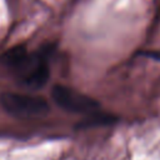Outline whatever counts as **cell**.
<instances>
[{"label":"cell","mask_w":160,"mask_h":160,"mask_svg":"<svg viewBox=\"0 0 160 160\" xmlns=\"http://www.w3.org/2000/svg\"><path fill=\"white\" fill-rule=\"evenodd\" d=\"M1 61L12 71L19 82L31 90L42 88L49 79V68L41 55L29 54L24 46H16L4 54Z\"/></svg>","instance_id":"obj_1"},{"label":"cell","mask_w":160,"mask_h":160,"mask_svg":"<svg viewBox=\"0 0 160 160\" xmlns=\"http://www.w3.org/2000/svg\"><path fill=\"white\" fill-rule=\"evenodd\" d=\"M0 104L6 112L19 118H39L46 115L50 110L44 98L22 92H2Z\"/></svg>","instance_id":"obj_2"},{"label":"cell","mask_w":160,"mask_h":160,"mask_svg":"<svg viewBox=\"0 0 160 160\" xmlns=\"http://www.w3.org/2000/svg\"><path fill=\"white\" fill-rule=\"evenodd\" d=\"M51 96L58 106L69 112L90 114L99 108L94 99L64 85H55L51 90Z\"/></svg>","instance_id":"obj_3"}]
</instances>
